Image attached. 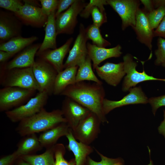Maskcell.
Returning a JSON list of instances; mask_svg holds the SVG:
<instances>
[{
  "mask_svg": "<svg viewBox=\"0 0 165 165\" xmlns=\"http://www.w3.org/2000/svg\"><path fill=\"white\" fill-rule=\"evenodd\" d=\"M60 95L69 97L96 114L101 123H108L103 109L105 92L102 84L84 81L68 86Z\"/></svg>",
  "mask_w": 165,
  "mask_h": 165,
  "instance_id": "obj_1",
  "label": "cell"
},
{
  "mask_svg": "<svg viewBox=\"0 0 165 165\" xmlns=\"http://www.w3.org/2000/svg\"><path fill=\"white\" fill-rule=\"evenodd\" d=\"M64 122H67L61 110L49 112L44 108L33 116L20 122L16 130L20 136L24 137L44 132Z\"/></svg>",
  "mask_w": 165,
  "mask_h": 165,
  "instance_id": "obj_2",
  "label": "cell"
},
{
  "mask_svg": "<svg viewBox=\"0 0 165 165\" xmlns=\"http://www.w3.org/2000/svg\"><path fill=\"white\" fill-rule=\"evenodd\" d=\"M0 75V83L4 87H17L39 91L32 67L9 70L1 68Z\"/></svg>",
  "mask_w": 165,
  "mask_h": 165,
  "instance_id": "obj_3",
  "label": "cell"
},
{
  "mask_svg": "<svg viewBox=\"0 0 165 165\" xmlns=\"http://www.w3.org/2000/svg\"><path fill=\"white\" fill-rule=\"evenodd\" d=\"M45 92H38L25 104L5 112L7 117L13 122H20L39 112L44 108L48 97Z\"/></svg>",
  "mask_w": 165,
  "mask_h": 165,
  "instance_id": "obj_4",
  "label": "cell"
},
{
  "mask_svg": "<svg viewBox=\"0 0 165 165\" xmlns=\"http://www.w3.org/2000/svg\"><path fill=\"white\" fill-rule=\"evenodd\" d=\"M35 79L38 85V92H45L49 95L53 94L55 80L58 74L49 63L38 57L32 67Z\"/></svg>",
  "mask_w": 165,
  "mask_h": 165,
  "instance_id": "obj_5",
  "label": "cell"
},
{
  "mask_svg": "<svg viewBox=\"0 0 165 165\" xmlns=\"http://www.w3.org/2000/svg\"><path fill=\"white\" fill-rule=\"evenodd\" d=\"M101 122L95 113L90 112L72 130L76 140L90 145L97 137Z\"/></svg>",
  "mask_w": 165,
  "mask_h": 165,
  "instance_id": "obj_6",
  "label": "cell"
},
{
  "mask_svg": "<svg viewBox=\"0 0 165 165\" xmlns=\"http://www.w3.org/2000/svg\"><path fill=\"white\" fill-rule=\"evenodd\" d=\"M36 91L17 87H6L0 89V111L6 112L22 105Z\"/></svg>",
  "mask_w": 165,
  "mask_h": 165,
  "instance_id": "obj_7",
  "label": "cell"
},
{
  "mask_svg": "<svg viewBox=\"0 0 165 165\" xmlns=\"http://www.w3.org/2000/svg\"><path fill=\"white\" fill-rule=\"evenodd\" d=\"M84 1L76 0L66 11L56 18L57 35L61 34H71L74 31L77 23V16L86 5Z\"/></svg>",
  "mask_w": 165,
  "mask_h": 165,
  "instance_id": "obj_8",
  "label": "cell"
},
{
  "mask_svg": "<svg viewBox=\"0 0 165 165\" xmlns=\"http://www.w3.org/2000/svg\"><path fill=\"white\" fill-rule=\"evenodd\" d=\"M133 57L129 53L123 57L124 70L126 75L123 81L122 90L124 92L129 91L132 87L145 81L157 80L165 82V79L155 78L147 74L143 70L142 72H138L136 69L137 63L133 60Z\"/></svg>",
  "mask_w": 165,
  "mask_h": 165,
  "instance_id": "obj_9",
  "label": "cell"
},
{
  "mask_svg": "<svg viewBox=\"0 0 165 165\" xmlns=\"http://www.w3.org/2000/svg\"><path fill=\"white\" fill-rule=\"evenodd\" d=\"M109 5L118 14L122 20L121 28L125 30L129 26H135L137 12L140 1L137 0H107Z\"/></svg>",
  "mask_w": 165,
  "mask_h": 165,
  "instance_id": "obj_10",
  "label": "cell"
},
{
  "mask_svg": "<svg viewBox=\"0 0 165 165\" xmlns=\"http://www.w3.org/2000/svg\"><path fill=\"white\" fill-rule=\"evenodd\" d=\"M88 40L86 28L82 24H81L79 33L64 64V69L79 66L85 61L88 56L86 43Z\"/></svg>",
  "mask_w": 165,
  "mask_h": 165,
  "instance_id": "obj_11",
  "label": "cell"
},
{
  "mask_svg": "<svg viewBox=\"0 0 165 165\" xmlns=\"http://www.w3.org/2000/svg\"><path fill=\"white\" fill-rule=\"evenodd\" d=\"M24 3L19 11L14 14L16 16L25 24L40 28L46 24L48 16L41 8L36 6L29 1L24 0Z\"/></svg>",
  "mask_w": 165,
  "mask_h": 165,
  "instance_id": "obj_12",
  "label": "cell"
},
{
  "mask_svg": "<svg viewBox=\"0 0 165 165\" xmlns=\"http://www.w3.org/2000/svg\"><path fill=\"white\" fill-rule=\"evenodd\" d=\"M69 127L74 130L91 111L73 99L65 97L61 110Z\"/></svg>",
  "mask_w": 165,
  "mask_h": 165,
  "instance_id": "obj_13",
  "label": "cell"
},
{
  "mask_svg": "<svg viewBox=\"0 0 165 165\" xmlns=\"http://www.w3.org/2000/svg\"><path fill=\"white\" fill-rule=\"evenodd\" d=\"M129 93L121 99L111 101L105 98L103 101V109L106 115L114 109L123 106L138 104H146L148 99L140 86L130 88Z\"/></svg>",
  "mask_w": 165,
  "mask_h": 165,
  "instance_id": "obj_14",
  "label": "cell"
},
{
  "mask_svg": "<svg viewBox=\"0 0 165 165\" xmlns=\"http://www.w3.org/2000/svg\"><path fill=\"white\" fill-rule=\"evenodd\" d=\"M21 31L20 21L14 13L13 14L0 11V43L20 35Z\"/></svg>",
  "mask_w": 165,
  "mask_h": 165,
  "instance_id": "obj_15",
  "label": "cell"
},
{
  "mask_svg": "<svg viewBox=\"0 0 165 165\" xmlns=\"http://www.w3.org/2000/svg\"><path fill=\"white\" fill-rule=\"evenodd\" d=\"M41 43L32 44L20 52L7 63H1V68L9 70L15 68L32 67L35 63V57Z\"/></svg>",
  "mask_w": 165,
  "mask_h": 165,
  "instance_id": "obj_16",
  "label": "cell"
},
{
  "mask_svg": "<svg viewBox=\"0 0 165 165\" xmlns=\"http://www.w3.org/2000/svg\"><path fill=\"white\" fill-rule=\"evenodd\" d=\"M132 28L135 32L138 40L152 50L154 31L150 27L147 13L143 9L139 8L138 10L135 25Z\"/></svg>",
  "mask_w": 165,
  "mask_h": 165,
  "instance_id": "obj_17",
  "label": "cell"
},
{
  "mask_svg": "<svg viewBox=\"0 0 165 165\" xmlns=\"http://www.w3.org/2000/svg\"><path fill=\"white\" fill-rule=\"evenodd\" d=\"M98 76L108 84L116 86L119 84L126 74L123 62L115 64L106 62L95 69Z\"/></svg>",
  "mask_w": 165,
  "mask_h": 165,
  "instance_id": "obj_18",
  "label": "cell"
},
{
  "mask_svg": "<svg viewBox=\"0 0 165 165\" xmlns=\"http://www.w3.org/2000/svg\"><path fill=\"white\" fill-rule=\"evenodd\" d=\"M73 40V38L71 37L61 47L54 49L48 50L37 56L50 64L58 73L64 69V59L69 51Z\"/></svg>",
  "mask_w": 165,
  "mask_h": 165,
  "instance_id": "obj_19",
  "label": "cell"
},
{
  "mask_svg": "<svg viewBox=\"0 0 165 165\" xmlns=\"http://www.w3.org/2000/svg\"><path fill=\"white\" fill-rule=\"evenodd\" d=\"M88 55L93 62L94 70L102 61L108 58L118 57L122 53V47L119 45L110 48H106L97 46L88 42L87 43Z\"/></svg>",
  "mask_w": 165,
  "mask_h": 165,
  "instance_id": "obj_20",
  "label": "cell"
},
{
  "mask_svg": "<svg viewBox=\"0 0 165 165\" xmlns=\"http://www.w3.org/2000/svg\"><path fill=\"white\" fill-rule=\"evenodd\" d=\"M107 5L106 0H90L80 14L85 18L91 15L93 24L100 28L107 22V17L104 6Z\"/></svg>",
  "mask_w": 165,
  "mask_h": 165,
  "instance_id": "obj_21",
  "label": "cell"
},
{
  "mask_svg": "<svg viewBox=\"0 0 165 165\" xmlns=\"http://www.w3.org/2000/svg\"><path fill=\"white\" fill-rule=\"evenodd\" d=\"M66 136L68 141L67 148L73 153L75 165H84L87 156L93 152V148L90 145L77 141L71 129Z\"/></svg>",
  "mask_w": 165,
  "mask_h": 165,
  "instance_id": "obj_22",
  "label": "cell"
},
{
  "mask_svg": "<svg viewBox=\"0 0 165 165\" xmlns=\"http://www.w3.org/2000/svg\"><path fill=\"white\" fill-rule=\"evenodd\" d=\"M70 129L67 123H60L43 132L38 137L39 142L42 147L47 148L54 146L60 137L67 134Z\"/></svg>",
  "mask_w": 165,
  "mask_h": 165,
  "instance_id": "obj_23",
  "label": "cell"
},
{
  "mask_svg": "<svg viewBox=\"0 0 165 165\" xmlns=\"http://www.w3.org/2000/svg\"><path fill=\"white\" fill-rule=\"evenodd\" d=\"M55 12L51 13L48 16L45 28V35L36 55L49 49L57 48L56 38L57 34L55 24Z\"/></svg>",
  "mask_w": 165,
  "mask_h": 165,
  "instance_id": "obj_24",
  "label": "cell"
},
{
  "mask_svg": "<svg viewBox=\"0 0 165 165\" xmlns=\"http://www.w3.org/2000/svg\"><path fill=\"white\" fill-rule=\"evenodd\" d=\"M78 66L69 67L58 73L54 83L53 94L57 95L68 86L76 83Z\"/></svg>",
  "mask_w": 165,
  "mask_h": 165,
  "instance_id": "obj_25",
  "label": "cell"
},
{
  "mask_svg": "<svg viewBox=\"0 0 165 165\" xmlns=\"http://www.w3.org/2000/svg\"><path fill=\"white\" fill-rule=\"evenodd\" d=\"M38 39L36 36L23 37L21 35L14 37L0 44V50L6 51L14 55L21 52L32 44Z\"/></svg>",
  "mask_w": 165,
  "mask_h": 165,
  "instance_id": "obj_26",
  "label": "cell"
},
{
  "mask_svg": "<svg viewBox=\"0 0 165 165\" xmlns=\"http://www.w3.org/2000/svg\"><path fill=\"white\" fill-rule=\"evenodd\" d=\"M24 137L19 142L17 150L15 151L19 157L30 155L42 147L35 134Z\"/></svg>",
  "mask_w": 165,
  "mask_h": 165,
  "instance_id": "obj_27",
  "label": "cell"
},
{
  "mask_svg": "<svg viewBox=\"0 0 165 165\" xmlns=\"http://www.w3.org/2000/svg\"><path fill=\"white\" fill-rule=\"evenodd\" d=\"M55 145L47 148L41 154L28 155L21 157L31 165H55L54 158Z\"/></svg>",
  "mask_w": 165,
  "mask_h": 165,
  "instance_id": "obj_28",
  "label": "cell"
},
{
  "mask_svg": "<svg viewBox=\"0 0 165 165\" xmlns=\"http://www.w3.org/2000/svg\"><path fill=\"white\" fill-rule=\"evenodd\" d=\"M91 60L88 55L85 61L79 66L76 76V82L84 81H92L102 84L94 73L92 69Z\"/></svg>",
  "mask_w": 165,
  "mask_h": 165,
  "instance_id": "obj_29",
  "label": "cell"
},
{
  "mask_svg": "<svg viewBox=\"0 0 165 165\" xmlns=\"http://www.w3.org/2000/svg\"><path fill=\"white\" fill-rule=\"evenodd\" d=\"M99 28L93 24L86 28V34L88 39L91 40L93 44L99 47L105 48L110 46V43L102 37Z\"/></svg>",
  "mask_w": 165,
  "mask_h": 165,
  "instance_id": "obj_30",
  "label": "cell"
},
{
  "mask_svg": "<svg viewBox=\"0 0 165 165\" xmlns=\"http://www.w3.org/2000/svg\"><path fill=\"white\" fill-rule=\"evenodd\" d=\"M154 3L156 8L147 13L148 21L153 30L158 27L165 16V6Z\"/></svg>",
  "mask_w": 165,
  "mask_h": 165,
  "instance_id": "obj_31",
  "label": "cell"
},
{
  "mask_svg": "<svg viewBox=\"0 0 165 165\" xmlns=\"http://www.w3.org/2000/svg\"><path fill=\"white\" fill-rule=\"evenodd\" d=\"M95 150L100 156L101 160L100 162H96L89 157L87 158L88 165H124V161L120 158L116 159L110 158L104 156L97 149Z\"/></svg>",
  "mask_w": 165,
  "mask_h": 165,
  "instance_id": "obj_32",
  "label": "cell"
},
{
  "mask_svg": "<svg viewBox=\"0 0 165 165\" xmlns=\"http://www.w3.org/2000/svg\"><path fill=\"white\" fill-rule=\"evenodd\" d=\"M157 48L155 51L156 59L155 64L165 67V39L159 37L157 40Z\"/></svg>",
  "mask_w": 165,
  "mask_h": 165,
  "instance_id": "obj_33",
  "label": "cell"
},
{
  "mask_svg": "<svg viewBox=\"0 0 165 165\" xmlns=\"http://www.w3.org/2000/svg\"><path fill=\"white\" fill-rule=\"evenodd\" d=\"M65 152L64 146L62 144H56L55 145L54 156L55 165H75L72 163L68 162L64 158Z\"/></svg>",
  "mask_w": 165,
  "mask_h": 165,
  "instance_id": "obj_34",
  "label": "cell"
},
{
  "mask_svg": "<svg viewBox=\"0 0 165 165\" xmlns=\"http://www.w3.org/2000/svg\"><path fill=\"white\" fill-rule=\"evenodd\" d=\"M24 4L19 0H0V7L12 12H17Z\"/></svg>",
  "mask_w": 165,
  "mask_h": 165,
  "instance_id": "obj_35",
  "label": "cell"
},
{
  "mask_svg": "<svg viewBox=\"0 0 165 165\" xmlns=\"http://www.w3.org/2000/svg\"><path fill=\"white\" fill-rule=\"evenodd\" d=\"M39 1L41 5L42 10L48 16L51 13L56 12L57 8L58 0H40Z\"/></svg>",
  "mask_w": 165,
  "mask_h": 165,
  "instance_id": "obj_36",
  "label": "cell"
},
{
  "mask_svg": "<svg viewBox=\"0 0 165 165\" xmlns=\"http://www.w3.org/2000/svg\"><path fill=\"white\" fill-rule=\"evenodd\" d=\"M153 114L155 115L157 109L160 107L165 106V94L156 97H152L148 99Z\"/></svg>",
  "mask_w": 165,
  "mask_h": 165,
  "instance_id": "obj_37",
  "label": "cell"
},
{
  "mask_svg": "<svg viewBox=\"0 0 165 165\" xmlns=\"http://www.w3.org/2000/svg\"><path fill=\"white\" fill-rule=\"evenodd\" d=\"M76 0H58L57 10L55 13L56 18L64 10L68 9Z\"/></svg>",
  "mask_w": 165,
  "mask_h": 165,
  "instance_id": "obj_38",
  "label": "cell"
},
{
  "mask_svg": "<svg viewBox=\"0 0 165 165\" xmlns=\"http://www.w3.org/2000/svg\"><path fill=\"white\" fill-rule=\"evenodd\" d=\"M154 37L158 36L165 39V16L158 27L154 31Z\"/></svg>",
  "mask_w": 165,
  "mask_h": 165,
  "instance_id": "obj_39",
  "label": "cell"
},
{
  "mask_svg": "<svg viewBox=\"0 0 165 165\" xmlns=\"http://www.w3.org/2000/svg\"><path fill=\"white\" fill-rule=\"evenodd\" d=\"M19 158L14 152L13 153L0 159V165H10L16 159Z\"/></svg>",
  "mask_w": 165,
  "mask_h": 165,
  "instance_id": "obj_40",
  "label": "cell"
},
{
  "mask_svg": "<svg viewBox=\"0 0 165 165\" xmlns=\"http://www.w3.org/2000/svg\"><path fill=\"white\" fill-rule=\"evenodd\" d=\"M140 1L144 5V7L143 9L146 13L150 12L155 9L153 0H141Z\"/></svg>",
  "mask_w": 165,
  "mask_h": 165,
  "instance_id": "obj_41",
  "label": "cell"
},
{
  "mask_svg": "<svg viewBox=\"0 0 165 165\" xmlns=\"http://www.w3.org/2000/svg\"><path fill=\"white\" fill-rule=\"evenodd\" d=\"M15 55L10 53L0 50V62L1 63H4Z\"/></svg>",
  "mask_w": 165,
  "mask_h": 165,
  "instance_id": "obj_42",
  "label": "cell"
},
{
  "mask_svg": "<svg viewBox=\"0 0 165 165\" xmlns=\"http://www.w3.org/2000/svg\"><path fill=\"white\" fill-rule=\"evenodd\" d=\"M163 120L161 122L160 125L158 127L159 133L163 135L165 138V110H163Z\"/></svg>",
  "mask_w": 165,
  "mask_h": 165,
  "instance_id": "obj_43",
  "label": "cell"
},
{
  "mask_svg": "<svg viewBox=\"0 0 165 165\" xmlns=\"http://www.w3.org/2000/svg\"><path fill=\"white\" fill-rule=\"evenodd\" d=\"M153 1L155 4L163 5L165 6V0H156Z\"/></svg>",
  "mask_w": 165,
  "mask_h": 165,
  "instance_id": "obj_44",
  "label": "cell"
},
{
  "mask_svg": "<svg viewBox=\"0 0 165 165\" xmlns=\"http://www.w3.org/2000/svg\"><path fill=\"white\" fill-rule=\"evenodd\" d=\"M18 165H31L29 163L25 161H22L20 162L19 163Z\"/></svg>",
  "mask_w": 165,
  "mask_h": 165,
  "instance_id": "obj_45",
  "label": "cell"
},
{
  "mask_svg": "<svg viewBox=\"0 0 165 165\" xmlns=\"http://www.w3.org/2000/svg\"><path fill=\"white\" fill-rule=\"evenodd\" d=\"M147 165H153V162L151 159H150V163Z\"/></svg>",
  "mask_w": 165,
  "mask_h": 165,
  "instance_id": "obj_46",
  "label": "cell"
}]
</instances>
